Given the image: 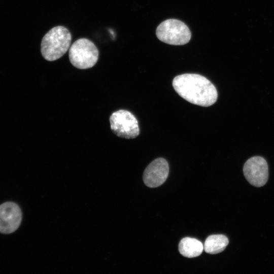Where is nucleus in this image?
I'll return each instance as SVG.
<instances>
[{
	"mask_svg": "<svg viewBox=\"0 0 274 274\" xmlns=\"http://www.w3.org/2000/svg\"><path fill=\"white\" fill-rule=\"evenodd\" d=\"M173 86L177 93L188 102L202 107H209L217 100L215 86L206 77L195 74L176 76Z\"/></svg>",
	"mask_w": 274,
	"mask_h": 274,
	"instance_id": "1",
	"label": "nucleus"
},
{
	"mask_svg": "<svg viewBox=\"0 0 274 274\" xmlns=\"http://www.w3.org/2000/svg\"><path fill=\"white\" fill-rule=\"evenodd\" d=\"M71 41V33L66 27H53L42 39L41 51L43 57L50 61L60 58L69 49Z\"/></svg>",
	"mask_w": 274,
	"mask_h": 274,
	"instance_id": "2",
	"label": "nucleus"
},
{
	"mask_svg": "<svg viewBox=\"0 0 274 274\" xmlns=\"http://www.w3.org/2000/svg\"><path fill=\"white\" fill-rule=\"evenodd\" d=\"M97 48L90 40L81 38L76 40L70 47L68 53L71 63L79 69L93 67L98 59Z\"/></svg>",
	"mask_w": 274,
	"mask_h": 274,
	"instance_id": "3",
	"label": "nucleus"
},
{
	"mask_svg": "<svg viewBox=\"0 0 274 274\" xmlns=\"http://www.w3.org/2000/svg\"><path fill=\"white\" fill-rule=\"evenodd\" d=\"M156 34L159 40L173 45H183L190 40L191 32L188 26L180 20L169 19L161 22Z\"/></svg>",
	"mask_w": 274,
	"mask_h": 274,
	"instance_id": "4",
	"label": "nucleus"
},
{
	"mask_svg": "<svg viewBox=\"0 0 274 274\" xmlns=\"http://www.w3.org/2000/svg\"><path fill=\"white\" fill-rule=\"evenodd\" d=\"M109 120L112 131L119 137L127 139H134L140 133L137 119L127 110H119L114 112Z\"/></svg>",
	"mask_w": 274,
	"mask_h": 274,
	"instance_id": "5",
	"label": "nucleus"
},
{
	"mask_svg": "<svg viewBox=\"0 0 274 274\" xmlns=\"http://www.w3.org/2000/svg\"><path fill=\"white\" fill-rule=\"evenodd\" d=\"M243 173L250 184L255 187H262L266 184L268 178L267 162L262 157H252L245 162Z\"/></svg>",
	"mask_w": 274,
	"mask_h": 274,
	"instance_id": "6",
	"label": "nucleus"
},
{
	"mask_svg": "<svg viewBox=\"0 0 274 274\" xmlns=\"http://www.w3.org/2000/svg\"><path fill=\"white\" fill-rule=\"evenodd\" d=\"M22 220L20 207L13 202H7L0 205V232L9 234L19 227Z\"/></svg>",
	"mask_w": 274,
	"mask_h": 274,
	"instance_id": "7",
	"label": "nucleus"
},
{
	"mask_svg": "<svg viewBox=\"0 0 274 274\" xmlns=\"http://www.w3.org/2000/svg\"><path fill=\"white\" fill-rule=\"evenodd\" d=\"M169 172L167 161L158 158L151 162L146 168L143 174L145 184L151 188L157 187L166 180Z\"/></svg>",
	"mask_w": 274,
	"mask_h": 274,
	"instance_id": "8",
	"label": "nucleus"
},
{
	"mask_svg": "<svg viewBox=\"0 0 274 274\" xmlns=\"http://www.w3.org/2000/svg\"><path fill=\"white\" fill-rule=\"evenodd\" d=\"M203 246L199 241L194 238L184 237L179 244L180 254L187 258H193L199 256L202 252Z\"/></svg>",
	"mask_w": 274,
	"mask_h": 274,
	"instance_id": "9",
	"label": "nucleus"
},
{
	"mask_svg": "<svg viewBox=\"0 0 274 274\" xmlns=\"http://www.w3.org/2000/svg\"><path fill=\"white\" fill-rule=\"evenodd\" d=\"M228 243V239L225 235L213 234L207 238L203 248L207 253L216 254L223 251Z\"/></svg>",
	"mask_w": 274,
	"mask_h": 274,
	"instance_id": "10",
	"label": "nucleus"
}]
</instances>
